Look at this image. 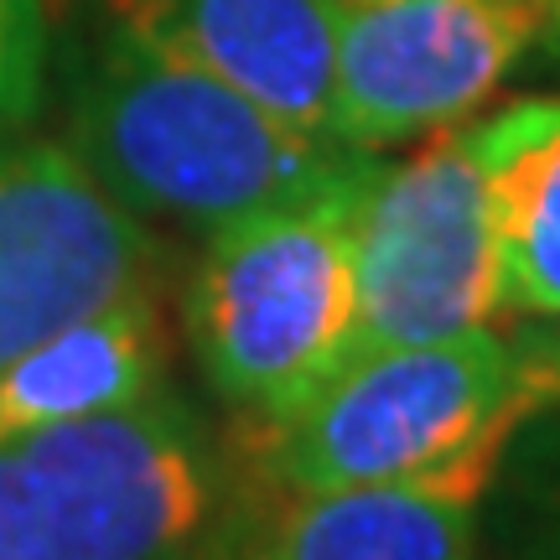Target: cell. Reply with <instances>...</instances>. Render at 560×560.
Masks as SVG:
<instances>
[{
    "mask_svg": "<svg viewBox=\"0 0 560 560\" xmlns=\"http://www.w3.org/2000/svg\"><path fill=\"white\" fill-rule=\"evenodd\" d=\"M68 145L140 223L202 240L380 166V151L280 120L125 21L83 79Z\"/></svg>",
    "mask_w": 560,
    "mask_h": 560,
    "instance_id": "obj_1",
    "label": "cell"
},
{
    "mask_svg": "<svg viewBox=\"0 0 560 560\" xmlns=\"http://www.w3.org/2000/svg\"><path fill=\"white\" fill-rule=\"evenodd\" d=\"M380 166L249 213L202 244L182 322L208 389L240 420L291 416L353 363L359 208Z\"/></svg>",
    "mask_w": 560,
    "mask_h": 560,
    "instance_id": "obj_2",
    "label": "cell"
},
{
    "mask_svg": "<svg viewBox=\"0 0 560 560\" xmlns=\"http://www.w3.org/2000/svg\"><path fill=\"white\" fill-rule=\"evenodd\" d=\"M219 446L172 389L0 441V560H192Z\"/></svg>",
    "mask_w": 560,
    "mask_h": 560,
    "instance_id": "obj_3",
    "label": "cell"
},
{
    "mask_svg": "<svg viewBox=\"0 0 560 560\" xmlns=\"http://www.w3.org/2000/svg\"><path fill=\"white\" fill-rule=\"evenodd\" d=\"M520 405H545L524 380L520 342L472 327L363 353L301 410L244 420L240 446L270 499H285L425 472Z\"/></svg>",
    "mask_w": 560,
    "mask_h": 560,
    "instance_id": "obj_4",
    "label": "cell"
},
{
    "mask_svg": "<svg viewBox=\"0 0 560 560\" xmlns=\"http://www.w3.org/2000/svg\"><path fill=\"white\" fill-rule=\"evenodd\" d=\"M503 312V260L488 166L472 125L420 136L384 161L359 208L353 359L472 332Z\"/></svg>",
    "mask_w": 560,
    "mask_h": 560,
    "instance_id": "obj_5",
    "label": "cell"
},
{
    "mask_svg": "<svg viewBox=\"0 0 560 560\" xmlns=\"http://www.w3.org/2000/svg\"><path fill=\"white\" fill-rule=\"evenodd\" d=\"M540 42L535 0H342L332 136L363 151L467 120Z\"/></svg>",
    "mask_w": 560,
    "mask_h": 560,
    "instance_id": "obj_6",
    "label": "cell"
},
{
    "mask_svg": "<svg viewBox=\"0 0 560 560\" xmlns=\"http://www.w3.org/2000/svg\"><path fill=\"white\" fill-rule=\"evenodd\" d=\"M166 285L156 229L73 145H0V369L109 301Z\"/></svg>",
    "mask_w": 560,
    "mask_h": 560,
    "instance_id": "obj_7",
    "label": "cell"
},
{
    "mask_svg": "<svg viewBox=\"0 0 560 560\" xmlns=\"http://www.w3.org/2000/svg\"><path fill=\"white\" fill-rule=\"evenodd\" d=\"M545 405H520L410 478L285 493L234 560H478L482 503L520 425Z\"/></svg>",
    "mask_w": 560,
    "mask_h": 560,
    "instance_id": "obj_8",
    "label": "cell"
},
{
    "mask_svg": "<svg viewBox=\"0 0 560 560\" xmlns=\"http://www.w3.org/2000/svg\"><path fill=\"white\" fill-rule=\"evenodd\" d=\"M115 21L234 83L280 120L332 136L342 0H120Z\"/></svg>",
    "mask_w": 560,
    "mask_h": 560,
    "instance_id": "obj_9",
    "label": "cell"
},
{
    "mask_svg": "<svg viewBox=\"0 0 560 560\" xmlns=\"http://www.w3.org/2000/svg\"><path fill=\"white\" fill-rule=\"evenodd\" d=\"M177 359L166 285L68 322L0 369V441L161 395Z\"/></svg>",
    "mask_w": 560,
    "mask_h": 560,
    "instance_id": "obj_10",
    "label": "cell"
},
{
    "mask_svg": "<svg viewBox=\"0 0 560 560\" xmlns=\"http://www.w3.org/2000/svg\"><path fill=\"white\" fill-rule=\"evenodd\" d=\"M503 260V312L560 327V100H524L472 125Z\"/></svg>",
    "mask_w": 560,
    "mask_h": 560,
    "instance_id": "obj_11",
    "label": "cell"
},
{
    "mask_svg": "<svg viewBox=\"0 0 560 560\" xmlns=\"http://www.w3.org/2000/svg\"><path fill=\"white\" fill-rule=\"evenodd\" d=\"M478 560H560V420L550 410L524 420L503 457L482 503Z\"/></svg>",
    "mask_w": 560,
    "mask_h": 560,
    "instance_id": "obj_12",
    "label": "cell"
},
{
    "mask_svg": "<svg viewBox=\"0 0 560 560\" xmlns=\"http://www.w3.org/2000/svg\"><path fill=\"white\" fill-rule=\"evenodd\" d=\"M47 83V11L42 0H0V145L37 115Z\"/></svg>",
    "mask_w": 560,
    "mask_h": 560,
    "instance_id": "obj_13",
    "label": "cell"
},
{
    "mask_svg": "<svg viewBox=\"0 0 560 560\" xmlns=\"http://www.w3.org/2000/svg\"><path fill=\"white\" fill-rule=\"evenodd\" d=\"M524 380L545 405H560V332H545L535 342H520Z\"/></svg>",
    "mask_w": 560,
    "mask_h": 560,
    "instance_id": "obj_14",
    "label": "cell"
},
{
    "mask_svg": "<svg viewBox=\"0 0 560 560\" xmlns=\"http://www.w3.org/2000/svg\"><path fill=\"white\" fill-rule=\"evenodd\" d=\"M535 11H540V42L560 47V0H535Z\"/></svg>",
    "mask_w": 560,
    "mask_h": 560,
    "instance_id": "obj_15",
    "label": "cell"
}]
</instances>
